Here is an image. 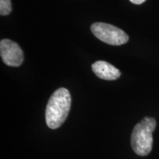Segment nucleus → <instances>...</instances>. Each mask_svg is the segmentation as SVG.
I'll use <instances>...</instances> for the list:
<instances>
[{
    "instance_id": "1",
    "label": "nucleus",
    "mask_w": 159,
    "mask_h": 159,
    "mask_svg": "<svg viewBox=\"0 0 159 159\" xmlns=\"http://www.w3.org/2000/svg\"><path fill=\"white\" fill-rule=\"evenodd\" d=\"M71 108V96L65 88L55 91L49 99L46 108V122L51 129L61 127L68 116Z\"/></svg>"
},
{
    "instance_id": "2",
    "label": "nucleus",
    "mask_w": 159,
    "mask_h": 159,
    "mask_svg": "<svg viewBox=\"0 0 159 159\" xmlns=\"http://www.w3.org/2000/svg\"><path fill=\"white\" fill-rule=\"evenodd\" d=\"M156 127V121L152 117H144L134 127L131 135V146L140 156H148L152 150V133Z\"/></svg>"
},
{
    "instance_id": "3",
    "label": "nucleus",
    "mask_w": 159,
    "mask_h": 159,
    "mask_svg": "<svg viewBox=\"0 0 159 159\" xmlns=\"http://www.w3.org/2000/svg\"><path fill=\"white\" fill-rule=\"evenodd\" d=\"M91 30L97 39L110 45H122L128 42L129 40L128 35L122 30L109 24L94 23L91 25Z\"/></svg>"
},
{
    "instance_id": "4",
    "label": "nucleus",
    "mask_w": 159,
    "mask_h": 159,
    "mask_svg": "<svg viewBox=\"0 0 159 159\" xmlns=\"http://www.w3.org/2000/svg\"><path fill=\"white\" fill-rule=\"evenodd\" d=\"M0 55L3 62L10 66H19L23 63L24 54L21 47L11 40H2L0 42Z\"/></svg>"
},
{
    "instance_id": "5",
    "label": "nucleus",
    "mask_w": 159,
    "mask_h": 159,
    "mask_svg": "<svg viewBox=\"0 0 159 159\" xmlns=\"http://www.w3.org/2000/svg\"><path fill=\"white\" fill-rule=\"evenodd\" d=\"M91 69L97 77L105 80H115L121 76L120 71L106 61H97L91 66Z\"/></svg>"
},
{
    "instance_id": "6",
    "label": "nucleus",
    "mask_w": 159,
    "mask_h": 159,
    "mask_svg": "<svg viewBox=\"0 0 159 159\" xmlns=\"http://www.w3.org/2000/svg\"><path fill=\"white\" fill-rule=\"evenodd\" d=\"M12 6L11 0H0V14L7 16L11 13Z\"/></svg>"
},
{
    "instance_id": "7",
    "label": "nucleus",
    "mask_w": 159,
    "mask_h": 159,
    "mask_svg": "<svg viewBox=\"0 0 159 159\" xmlns=\"http://www.w3.org/2000/svg\"><path fill=\"white\" fill-rule=\"evenodd\" d=\"M130 1L135 5H141V4L144 3L146 0H130Z\"/></svg>"
}]
</instances>
